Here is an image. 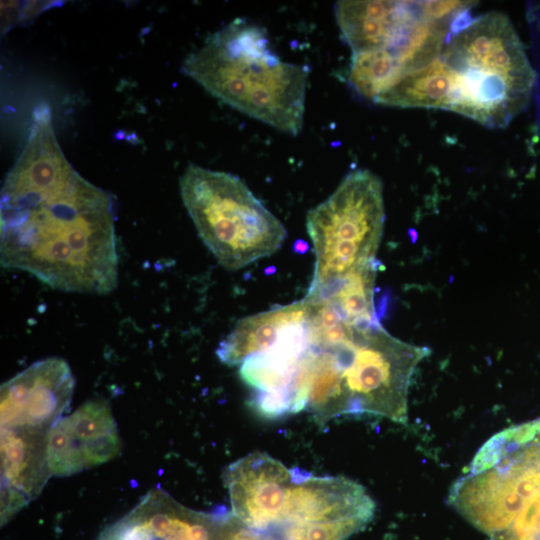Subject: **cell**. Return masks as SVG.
Masks as SVG:
<instances>
[{
    "mask_svg": "<svg viewBox=\"0 0 540 540\" xmlns=\"http://www.w3.org/2000/svg\"><path fill=\"white\" fill-rule=\"evenodd\" d=\"M120 449L110 407L103 400H90L52 426L47 460L52 475L65 477L112 460Z\"/></svg>",
    "mask_w": 540,
    "mask_h": 540,
    "instance_id": "obj_8",
    "label": "cell"
},
{
    "mask_svg": "<svg viewBox=\"0 0 540 540\" xmlns=\"http://www.w3.org/2000/svg\"><path fill=\"white\" fill-rule=\"evenodd\" d=\"M368 523L364 519H347L288 525L263 535L268 540H345L361 531Z\"/></svg>",
    "mask_w": 540,
    "mask_h": 540,
    "instance_id": "obj_18",
    "label": "cell"
},
{
    "mask_svg": "<svg viewBox=\"0 0 540 540\" xmlns=\"http://www.w3.org/2000/svg\"><path fill=\"white\" fill-rule=\"evenodd\" d=\"M450 84L449 110L503 128L526 106L534 74L506 15L458 17L439 55Z\"/></svg>",
    "mask_w": 540,
    "mask_h": 540,
    "instance_id": "obj_3",
    "label": "cell"
},
{
    "mask_svg": "<svg viewBox=\"0 0 540 540\" xmlns=\"http://www.w3.org/2000/svg\"><path fill=\"white\" fill-rule=\"evenodd\" d=\"M426 1H337L335 18L352 53L399 48L432 14Z\"/></svg>",
    "mask_w": 540,
    "mask_h": 540,
    "instance_id": "obj_11",
    "label": "cell"
},
{
    "mask_svg": "<svg viewBox=\"0 0 540 540\" xmlns=\"http://www.w3.org/2000/svg\"><path fill=\"white\" fill-rule=\"evenodd\" d=\"M308 315L305 298L284 306L240 319L231 332L220 341L216 355L228 365H241L248 357L263 352L295 322Z\"/></svg>",
    "mask_w": 540,
    "mask_h": 540,
    "instance_id": "obj_16",
    "label": "cell"
},
{
    "mask_svg": "<svg viewBox=\"0 0 540 540\" xmlns=\"http://www.w3.org/2000/svg\"><path fill=\"white\" fill-rule=\"evenodd\" d=\"M74 384L65 360L33 363L1 386V428L50 430L68 408Z\"/></svg>",
    "mask_w": 540,
    "mask_h": 540,
    "instance_id": "obj_7",
    "label": "cell"
},
{
    "mask_svg": "<svg viewBox=\"0 0 540 540\" xmlns=\"http://www.w3.org/2000/svg\"><path fill=\"white\" fill-rule=\"evenodd\" d=\"M505 529L491 540H540V417L526 422L505 458Z\"/></svg>",
    "mask_w": 540,
    "mask_h": 540,
    "instance_id": "obj_10",
    "label": "cell"
},
{
    "mask_svg": "<svg viewBox=\"0 0 540 540\" xmlns=\"http://www.w3.org/2000/svg\"><path fill=\"white\" fill-rule=\"evenodd\" d=\"M376 260L306 297L328 302L347 322L357 326L379 323L374 305Z\"/></svg>",
    "mask_w": 540,
    "mask_h": 540,
    "instance_id": "obj_17",
    "label": "cell"
},
{
    "mask_svg": "<svg viewBox=\"0 0 540 540\" xmlns=\"http://www.w3.org/2000/svg\"><path fill=\"white\" fill-rule=\"evenodd\" d=\"M50 430L1 428V485L24 495L38 496L52 476L47 460Z\"/></svg>",
    "mask_w": 540,
    "mask_h": 540,
    "instance_id": "obj_14",
    "label": "cell"
},
{
    "mask_svg": "<svg viewBox=\"0 0 540 540\" xmlns=\"http://www.w3.org/2000/svg\"><path fill=\"white\" fill-rule=\"evenodd\" d=\"M384 221L380 178L366 169L348 173L336 190L307 214L315 253L308 292L324 289L375 261Z\"/></svg>",
    "mask_w": 540,
    "mask_h": 540,
    "instance_id": "obj_5",
    "label": "cell"
},
{
    "mask_svg": "<svg viewBox=\"0 0 540 540\" xmlns=\"http://www.w3.org/2000/svg\"><path fill=\"white\" fill-rule=\"evenodd\" d=\"M182 71L239 112L291 136L301 132L309 69L283 61L263 27L234 19L190 53Z\"/></svg>",
    "mask_w": 540,
    "mask_h": 540,
    "instance_id": "obj_2",
    "label": "cell"
},
{
    "mask_svg": "<svg viewBox=\"0 0 540 540\" xmlns=\"http://www.w3.org/2000/svg\"><path fill=\"white\" fill-rule=\"evenodd\" d=\"M333 348L344 415H373L406 423L411 378L429 350L395 338L380 323L358 327Z\"/></svg>",
    "mask_w": 540,
    "mask_h": 540,
    "instance_id": "obj_6",
    "label": "cell"
},
{
    "mask_svg": "<svg viewBox=\"0 0 540 540\" xmlns=\"http://www.w3.org/2000/svg\"><path fill=\"white\" fill-rule=\"evenodd\" d=\"M374 512L373 499L357 482L345 477L313 476L294 468L277 529L347 519L370 522Z\"/></svg>",
    "mask_w": 540,
    "mask_h": 540,
    "instance_id": "obj_12",
    "label": "cell"
},
{
    "mask_svg": "<svg viewBox=\"0 0 540 540\" xmlns=\"http://www.w3.org/2000/svg\"><path fill=\"white\" fill-rule=\"evenodd\" d=\"M307 318L290 325L273 345L240 365L241 378L255 392L287 391L293 396L295 378L308 348Z\"/></svg>",
    "mask_w": 540,
    "mask_h": 540,
    "instance_id": "obj_15",
    "label": "cell"
},
{
    "mask_svg": "<svg viewBox=\"0 0 540 540\" xmlns=\"http://www.w3.org/2000/svg\"><path fill=\"white\" fill-rule=\"evenodd\" d=\"M132 512L153 540H228L232 513H203L190 510L167 493L154 489Z\"/></svg>",
    "mask_w": 540,
    "mask_h": 540,
    "instance_id": "obj_13",
    "label": "cell"
},
{
    "mask_svg": "<svg viewBox=\"0 0 540 540\" xmlns=\"http://www.w3.org/2000/svg\"><path fill=\"white\" fill-rule=\"evenodd\" d=\"M29 501L17 490L1 485V522L6 523L15 513Z\"/></svg>",
    "mask_w": 540,
    "mask_h": 540,
    "instance_id": "obj_19",
    "label": "cell"
},
{
    "mask_svg": "<svg viewBox=\"0 0 540 540\" xmlns=\"http://www.w3.org/2000/svg\"><path fill=\"white\" fill-rule=\"evenodd\" d=\"M180 192L199 237L226 269L271 256L286 238L283 224L238 176L189 164Z\"/></svg>",
    "mask_w": 540,
    "mask_h": 540,
    "instance_id": "obj_4",
    "label": "cell"
},
{
    "mask_svg": "<svg viewBox=\"0 0 540 540\" xmlns=\"http://www.w3.org/2000/svg\"><path fill=\"white\" fill-rule=\"evenodd\" d=\"M293 469L264 452H253L227 466L223 473L232 514L247 528L266 534L280 525Z\"/></svg>",
    "mask_w": 540,
    "mask_h": 540,
    "instance_id": "obj_9",
    "label": "cell"
},
{
    "mask_svg": "<svg viewBox=\"0 0 540 540\" xmlns=\"http://www.w3.org/2000/svg\"><path fill=\"white\" fill-rule=\"evenodd\" d=\"M0 256L65 292L108 294L117 285L115 206L66 159L47 105L1 188Z\"/></svg>",
    "mask_w": 540,
    "mask_h": 540,
    "instance_id": "obj_1",
    "label": "cell"
},
{
    "mask_svg": "<svg viewBox=\"0 0 540 540\" xmlns=\"http://www.w3.org/2000/svg\"><path fill=\"white\" fill-rule=\"evenodd\" d=\"M263 535V534H262ZM263 540H265L264 536H263Z\"/></svg>",
    "mask_w": 540,
    "mask_h": 540,
    "instance_id": "obj_20",
    "label": "cell"
}]
</instances>
